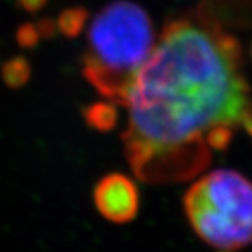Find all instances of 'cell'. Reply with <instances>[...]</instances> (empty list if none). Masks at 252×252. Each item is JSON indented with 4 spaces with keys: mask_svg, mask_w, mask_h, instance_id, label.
I'll use <instances>...</instances> for the list:
<instances>
[{
    "mask_svg": "<svg viewBox=\"0 0 252 252\" xmlns=\"http://www.w3.org/2000/svg\"><path fill=\"white\" fill-rule=\"evenodd\" d=\"M184 210L211 246L228 251L252 242V183L236 170L219 169L197 179L184 196Z\"/></svg>",
    "mask_w": 252,
    "mask_h": 252,
    "instance_id": "3957f363",
    "label": "cell"
},
{
    "mask_svg": "<svg viewBox=\"0 0 252 252\" xmlns=\"http://www.w3.org/2000/svg\"><path fill=\"white\" fill-rule=\"evenodd\" d=\"M154 46L148 14L132 2H114L90 25L84 76L102 96L125 106Z\"/></svg>",
    "mask_w": 252,
    "mask_h": 252,
    "instance_id": "7a4b0ae2",
    "label": "cell"
},
{
    "mask_svg": "<svg viewBox=\"0 0 252 252\" xmlns=\"http://www.w3.org/2000/svg\"><path fill=\"white\" fill-rule=\"evenodd\" d=\"M93 196L96 208L108 220L125 223L137 216L138 190L131 179L122 173H111L100 179Z\"/></svg>",
    "mask_w": 252,
    "mask_h": 252,
    "instance_id": "277c9868",
    "label": "cell"
},
{
    "mask_svg": "<svg viewBox=\"0 0 252 252\" xmlns=\"http://www.w3.org/2000/svg\"><path fill=\"white\" fill-rule=\"evenodd\" d=\"M125 106V155L143 183L199 175L239 129L252 138V93L242 53L211 23L169 25L141 67Z\"/></svg>",
    "mask_w": 252,
    "mask_h": 252,
    "instance_id": "6da1fadb",
    "label": "cell"
},
{
    "mask_svg": "<svg viewBox=\"0 0 252 252\" xmlns=\"http://www.w3.org/2000/svg\"><path fill=\"white\" fill-rule=\"evenodd\" d=\"M116 117H117V114H116L114 108L110 105H103V103L94 105L85 111L87 122L92 125L93 128L102 129V131L113 128L116 123Z\"/></svg>",
    "mask_w": 252,
    "mask_h": 252,
    "instance_id": "5b68a950",
    "label": "cell"
}]
</instances>
